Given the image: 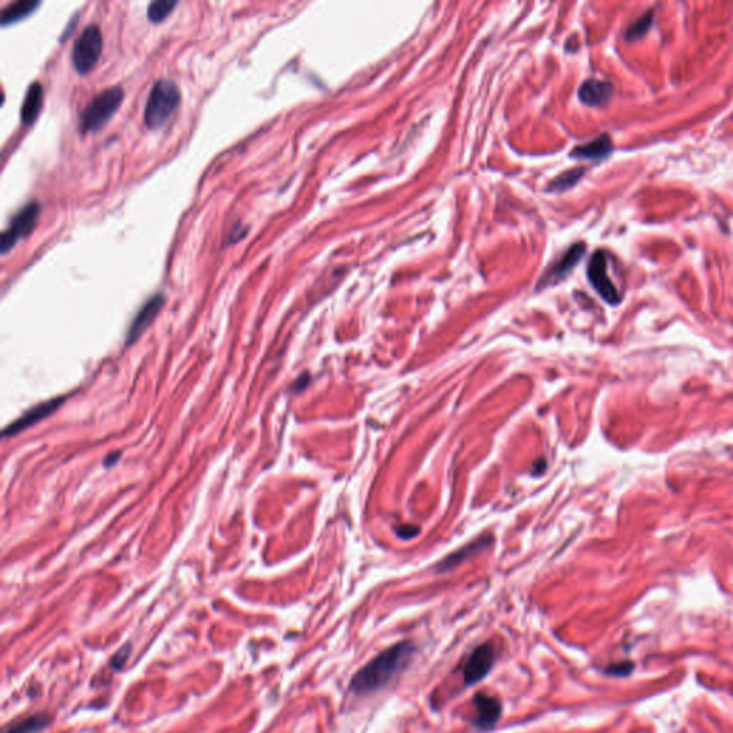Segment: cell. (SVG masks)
<instances>
[{
	"mask_svg": "<svg viewBox=\"0 0 733 733\" xmlns=\"http://www.w3.org/2000/svg\"><path fill=\"white\" fill-rule=\"evenodd\" d=\"M102 53V33L96 25L84 29L72 48V63L81 75L89 73L98 63Z\"/></svg>",
	"mask_w": 733,
	"mask_h": 733,
	"instance_id": "obj_4",
	"label": "cell"
},
{
	"mask_svg": "<svg viewBox=\"0 0 733 733\" xmlns=\"http://www.w3.org/2000/svg\"><path fill=\"white\" fill-rule=\"evenodd\" d=\"M583 172H585V169H573V170L562 173L560 177H557L550 184V189L551 190H566V189L571 188L578 179L582 178Z\"/></svg>",
	"mask_w": 733,
	"mask_h": 733,
	"instance_id": "obj_17",
	"label": "cell"
},
{
	"mask_svg": "<svg viewBox=\"0 0 733 733\" xmlns=\"http://www.w3.org/2000/svg\"><path fill=\"white\" fill-rule=\"evenodd\" d=\"M653 23V13L652 12H647L646 14L641 16L638 21H636L626 32V37L630 41H634V39H639V37H642L652 26Z\"/></svg>",
	"mask_w": 733,
	"mask_h": 733,
	"instance_id": "obj_18",
	"label": "cell"
},
{
	"mask_svg": "<svg viewBox=\"0 0 733 733\" xmlns=\"http://www.w3.org/2000/svg\"><path fill=\"white\" fill-rule=\"evenodd\" d=\"M181 104V90L178 85L169 81L161 79L152 86L148 101L145 105L144 121L149 129L161 128L175 112Z\"/></svg>",
	"mask_w": 733,
	"mask_h": 733,
	"instance_id": "obj_2",
	"label": "cell"
},
{
	"mask_svg": "<svg viewBox=\"0 0 733 733\" xmlns=\"http://www.w3.org/2000/svg\"><path fill=\"white\" fill-rule=\"evenodd\" d=\"M613 95V85L606 81H586L578 89V98L589 106H602Z\"/></svg>",
	"mask_w": 733,
	"mask_h": 733,
	"instance_id": "obj_11",
	"label": "cell"
},
{
	"mask_svg": "<svg viewBox=\"0 0 733 733\" xmlns=\"http://www.w3.org/2000/svg\"><path fill=\"white\" fill-rule=\"evenodd\" d=\"M612 141L610 138L607 137V135H602V137H599L597 139L586 144V145H580V146H576L571 155L573 157H577V158H585V159H603L606 158L609 153L612 152Z\"/></svg>",
	"mask_w": 733,
	"mask_h": 733,
	"instance_id": "obj_14",
	"label": "cell"
},
{
	"mask_svg": "<svg viewBox=\"0 0 733 733\" xmlns=\"http://www.w3.org/2000/svg\"><path fill=\"white\" fill-rule=\"evenodd\" d=\"M119 457H121V453H117V454H110V456H109V457H108V458L105 460V466H106V467H110V466H113V465H115V462H117V461H118V458H119Z\"/></svg>",
	"mask_w": 733,
	"mask_h": 733,
	"instance_id": "obj_21",
	"label": "cell"
},
{
	"mask_svg": "<svg viewBox=\"0 0 733 733\" xmlns=\"http://www.w3.org/2000/svg\"><path fill=\"white\" fill-rule=\"evenodd\" d=\"M177 6H178V2H172V0H158V2H152L148 6V19L153 23L162 22Z\"/></svg>",
	"mask_w": 733,
	"mask_h": 733,
	"instance_id": "obj_16",
	"label": "cell"
},
{
	"mask_svg": "<svg viewBox=\"0 0 733 733\" xmlns=\"http://www.w3.org/2000/svg\"><path fill=\"white\" fill-rule=\"evenodd\" d=\"M496 659V652L490 645H481L474 649L467 658L465 667H462V676H465L466 686H471L483 681L491 670Z\"/></svg>",
	"mask_w": 733,
	"mask_h": 733,
	"instance_id": "obj_7",
	"label": "cell"
},
{
	"mask_svg": "<svg viewBox=\"0 0 733 733\" xmlns=\"http://www.w3.org/2000/svg\"><path fill=\"white\" fill-rule=\"evenodd\" d=\"M414 650V645L407 641L385 649L354 674L350 685L351 690L355 694H369L387 686L400 672L406 669Z\"/></svg>",
	"mask_w": 733,
	"mask_h": 733,
	"instance_id": "obj_1",
	"label": "cell"
},
{
	"mask_svg": "<svg viewBox=\"0 0 733 733\" xmlns=\"http://www.w3.org/2000/svg\"><path fill=\"white\" fill-rule=\"evenodd\" d=\"M42 208L37 202L28 204L19 214L13 218L10 225L3 231L2 237H0V251L2 254H6L9 249H12L16 242L21 238L29 237L33 229L39 221Z\"/></svg>",
	"mask_w": 733,
	"mask_h": 733,
	"instance_id": "obj_5",
	"label": "cell"
},
{
	"mask_svg": "<svg viewBox=\"0 0 733 733\" xmlns=\"http://www.w3.org/2000/svg\"><path fill=\"white\" fill-rule=\"evenodd\" d=\"M124 98L121 86H112L96 95L79 115V129L85 133L99 130L118 112Z\"/></svg>",
	"mask_w": 733,
	"mask_h": 733,
	"instance_id": "obj_3",
	"label": "cell"
},
{
	"mask_svg": "<svg viewBox=\"0 0 733 733\" xmlns=\"http://www.w3.org/2000/svg\"><path fill=\"white\" fill-rule=\"evenodd\" d=\"M39 2L35 0H21V2L10 3L8 8L3 9L2 13V23L9 25L13 22L21 21V19L29 16L36 8H39Z\"/></svg>",
	"mask_w": 733,
	"mask_h": 733,
	"instance_id": "obj_15",
	"label": "cell"
},
{
	"mask_svg": "<svg viewBox=\"0 0 733 733\" xmlns=\"http://www.w3.org/2000/svg\"><path fill=\"white\" fill-rule=\"evenodd\" d=\"M43 105V88L39 82H33L28 90L21 108V121L26 126L32 125L42 110Z\"/></svg>",
	"mask_w": 733,
	"mask_h": 733,
	"instance_id": "obj_13",
	"label": "cell"
},
{
	"mask_svg": "<svg viewBox=\"0 0 733 733\" xmlns=\"http://www.w3.org/2000/svg\"><path fill=\"white\" fill-rule=\"evenodd\" d=\"M477 715L474 725L480 729L493 727L501 716V703L498 699L486 693H477L473 699Z\"/></svg>",
	"mask_w": 733,
	"mask_h": 733,
	"instance_id": "obj_10",
	"label": "cell"
},
{
	"mask_svg": "<svg viewBox=\"0 0 733 733\" xmlns=\"http://www.w3.org/2000/svg\"><path fill=\"white\" fill-rule=\"evenodd\" d=\"M46 716L43 715H39V716H33V718H29V719H25L23 722L14 725L13 727H10L6 733H35L36 730L42 729L48 722H46Z\"/></svg>",
	"mask_w": 733,
	"mask_h": 733,
	"instance_id": "obj_19",
	"label": "cell"
},
{
	"mask_svg": "<svg viewBox=\"0 0 733 733\" xmlns=\"http://www.w3.org/2000/svg\"><path fill=\"white\" fill-rule=\"evenodd\" d=\"M128 647H129V646H128ZM128 647L125 646L122 650H119L117 654H115V658H113V661H112V666H113V667H117V669H118L121 665H124L125 659H128V653L125 654V650H126Z\"/></svg>",
	"mask_w": 733,
	"mask_h": 733,
	"instance_id": "obj_20",
	"label": "cell"
},
{
	"mask_svg": "<svg viewBox=\"0 0 733 733\" xmlns=\"http://www.w3.org/2000/svg\"><path fill=\"white\" fill-rule=\"evenodd\" d=\"M587 275L596 291L600 294V297L606 302L612 305L620 302L619 291H617L614 284L607 277V261L605 253H602V251H597L592 257L587 268Z\"/></svg>",
	"mask_w": 733,
	"mask_h": 733,
	"instance_id": "obj_6",
	"label": "cell"
},
{
	"mask_svg": "<svg viewBox=\"0 0 733 733\" xmlns=\"http://www.w3.org/2000/svg\"><path fill=\"white\" fill-rule=\"evenodd\" d=\"M585 251H586L585 244L573 245L567 251V253L563 255V258L550 269L549 274L546 277H543V282L545 284L557 282V281H560L562 278H565L571 271V269L576 266V264L583 258Z\"/></svg>",
	"mask_w": 733,
	"mask_h": 733,
	"instance_id": "obj_12",
	"label": "cell"
},
{
	"mask_svg": "<svg viewBox=\"0 0 733 733\" xmlns=\"http://www.w3.org/2000/svg\"><path fill=\"white\" fill-rule=\"evenodd\" d=\"M65 397H61V398H52L46 402H42V404H37L36 407L28 410L21 418H17L13 424H10V426L5 430L3 436L8 437V436H14L17 433H21L23 430H26L28 427L33 426V424L39 422L41 420L46 418L48 416H50L52 413H55L57 409H59L62 404L65 402Z\"/></svg>",
	"mask_w": 733,
	"mask_h": 733,
	"instance_id": "obj_8",
	"label": "cell"
},
{
	"mask_svg": "<svg viewBox=\"0 0 733 733\" xmlns=\"http://www.w3.org/2000/svg\"><path fill=\"white\" fill-rule=\"evenodd\" d=\"M165 305V297L164 294L153 295L142 308L139 313L135 317V320L130 324L129 333H128V344H133L145 331L146 328L157 318V315L161 313V310Z\"/></svg>",
	"mask_w": 733,
	"mask_h": 733,
	"instance_id": "obj_9",
	"label": "cell"
}]
</instances>
